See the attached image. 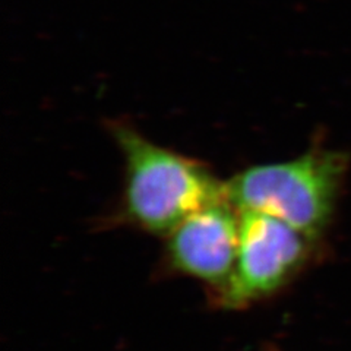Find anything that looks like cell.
<instances>
[{
  "label": "cell",
  "mask_w": 351,
  "mask_h": 351,
  "mask_svg": "<svg viewBox=\"0 0 351 351\" xmlns=\"http://www.w3.org/2000/svg\"><path fill=\"white\" fill-rule=\"evenodd\" d=\"M107 129L125 164L119 221L167 236L186 217L224 197V182L208 164L157 145L123 120H108Z\"/></svg>",
  "instance_id": "6da1fadb"
},
{
  "label": "cell",
  "mask_w": 351,
  "mask_h": 351,
  "mask_svg": "<svg viewBox=\"0 0 351 351\" xmlns=\"http://www.w3.org/2000/svg\"><path fill=\"white\" fill-rule=\"evenodd\" d=\"M347 170V154L315 144L293 160L236 173L224 196L239 211L272 215L316 240L334 217Z\"/></svg>",
  "instance_id": "7a4b0ae2"
},
{
  "label": "cell",
  "mask_w": 351,
  "mask_h": 351,
  "mask_svg": "<svg viewBox=\"0 0 351 351\" xmlns=\"http://www.w3.org/2000/svg\"><path fill=\"white\" fill-rule=\"evenodd\" d=\"M240 213V243L232 278L214 293L218 304L240 309L281 290L313 254L315 239L281 219L256 211Z\"/></svg>",
  "instance_id": "3957f363"
},
{
  "label": "cell",
  "mask_w": 351,
  "mask_h": 351,
  "mask_svg": "<svg viewBox=\"0 0 351 351\" xmlns=\"http://www.w3.org/2000/svg\"><path fill=\"white\" fill-rule=\"evenodd\" d=\"M240 243V213L226 196L186 217L166 236V261L183 276L221 290L232 278Z\"/></svg>",
  "instance_id": "277c9868"
}]
</instances>
